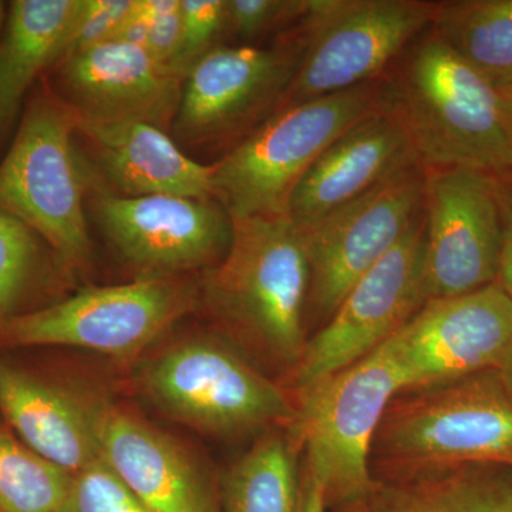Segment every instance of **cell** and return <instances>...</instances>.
I'll list each match as a JSON object with an SVG mask.
<instances>
[{
  "instance_id": "cell-1",
  "label": "cell",
  "mask_w": 512,
  "mask_h": 512,
  "mask_svg": "<svg viewBox=\"0 0 512 512\" xmlns=\"http://www.w3.org/2000/svg\"><path fill=\"white\" fill-rule=\"evenodd\" d=\"M387 109L409 134L423 170L512 174V124L500 93L429 26L382 77Z\"/></svg>"
},
{
  "instance_id": "cell-7",
  "label": "cell",
  "mask_w": 512,
  "mask_h": 512,
  "mask_svg": "<svg viewBox=\"0 0 512 512\" xmlns=\"http://www.w3.org/2000/svg\"><path fill=\"white\" fill-rule=\"evenodd\" d=\"M140 383L171 419L217 436L292 426L296 416L281 387L227 343L207 336L158 353L141 370Z\"/></svg>"
},
{
  "instance_id": "cell-32",
  "label": "cell",
  "mask_w": 512,
  "mask_h": 512,
  "mask_svg": "<svg viewBox=\"0 0 512 512\" xmlns=\"http://www.w3.org/2000/svg\"><path fill=\"white\" fill-rule=\"evenodd\" d=\"M501 221V259L498 284L512 299V174L493 175Z\"/></svg>"
},
{
  "instance_id": "cell-19",
  "label": "cell",
  "mask_w": 512,
  "mask_h": 512,
  "mask_svg": "<svg viewBox=\"0 0 512 512\" xmlns=\"http://www.w3.org/2000/svg\"><path fill=\"white\" fill-rule=\"evenodd\" d=\"M72 390L0 362V413L20 441L67 474L100 461L97 413Z\"/></svg>"
},
{
  "instance_id": "cell-36",
  "label": "cell",
  "mask_w": 512,
  "mask_h": 512,
  "mask_svg": "<svg viewBox=\"0 0 512 512\" xmlns=\"http://www.w3.org/2000/svg\"><path fill=\"white\" fill-rule=\"evenodd\" d=\"M9 6L5 2H0V36H2L3 28H5L6 19H8Z\"/></svg>"
},
{
  "instance_id": "cell-22",
  "label": "cell",
  "mask_w": 512,
  "mask_h": 512,
  "mask_svg": "<svg viewBox=\"0 0 512 512\" xmlns=\"http://www.w3.org/2000/svg\"><path fill=\"white\" fill-rule=\"evenodd\" d=\"M79 0H15L0 36V140L13 127L26 94L59 62Z\"/></svg>"
},
{
  "instance_id": "cell-23",
  "label": "cell",
  "mask_w": 512,
  "mask_h": 512,
  "mask_svg": "<svg viewBox=\"0 0 512 512\" xmlns=\"http://www.w3.org/2000/svg\"><path fill=\"white\" fill-rule=\"evenodd\" d=\"M434 30L498 93L512 87V0L437 2Z\"/></svg>"
},
{
  "instance_id": "cell-13",
  "label": "cell",
  "mask_w": 512,
  "mask_h": 512,
  "mask_svg": "<svg viewBox=\"0 0 512 512\" xmlns=\"http://www.w3.org/2000/svg\"><path fill=\"white\" fill-rule=\"evenodd\" d=\"M423 217L427 301L497 282L501 221L493 175L470 168L424 170Z\"/></svg>"
},
{
  "instance_id": "cell-33",
  "label": "cell",
  "mask_w": 512,
  "mask_h": 512,
  "mask_svg": "<svg viewBox=\"0 0 512 512\" xmlns=\"http://www.w3.org/2000/svg\"><path fill=\"white\" fill-rule=\"evenodd\" d=\"M299 512H328V504H326L322 487L306 471L301 478Z\"/></svg>"
},
{
  "instance_id": "cell-17",
  "label": "cell",
  "mask_w": 512,
  "mask_h": 512,
  "mask_svg": "<svg viewBox=\"0 0 512 512\" xmlns=\"http://www.w3.org/2000/svg\"><path fill=\"white\" fill-rule=\"evenodd\" d=\"M417 167L409 134L386 106L330 144L293 191L288 217L298 228L309 227Z\"/></svg>"
},
{
  "instance_id": "cell-8",
  "label": "cell",
  "mask_w": 512,
  "mask_h": 512,
  "mask_svg": "<svg viewBox=\"0 0 512 512\" xmlns=\"http://www.w3.org/2000/svg\"><path fill=\"white\" fill-rule=\"evenodd\" d=\"M201 291L184 278H138L90 286L64 301L0 325L6 345L67 346L130 359L197 308Z\"/></svg>"
},
{
  "instance_id": "cell-3",
  "label": "cell",
  "mask_w": 512,
  "mask_h": 512,
  "mask_svg": "<svg viewBox=\"0 0 512 512\" xmlns=\"http://www.w3.org/2000/svg\"><path fill=\"white\" fill-rule=\"evenodd\" d=\"M387 106L383 79L276 111L212 167L232 220L284 217L303 175L343 133Z\"/></svg>"
},
{
  "instance_id": "cell-16",
  "label": "cell",
  "mask_w": 512,
  "mask_h": 512,
  "mask_svg": "<svg viewBox=\"0 0 512 512\" xmlns=\"http://www.w3.org/2000/svg\"><path fill=\"white\" fill-rule=\"evenodd\" d=\"M59 84L77 123H147L168 133L184 79L144 47L110 40L59 62Z\"/></svg>"
},
{
  "instance_id": "cell-24",
  "label": "cell",
  "mask_w": 512,
  "mask_h": 512,
  "mask_svg": "<svg viewBox=\"0 0 512 512\" xmlns=\"http://www.w3.org/2000/svg\"><path fill=\"white\" fill-rule=\"evenodd\" d=\"M225 512H299L301 480L293 439L268 433L229 468Z\"/></svg>"
},
{
  "instance_id": "cell-27",
  "label": "cell",
  "mask_w": 512,
  "mask_h": 512,
  "mask_svg": "<svg viewBox=\"0 0 512 512\" xmlns=\"http://www.w3.org/2000/svg\"><path fill=\"white\" fill-rule=\"evenodd\" d=\"M227 30V0H181V39L171 70L178 76L188 72L217 47Z\"/></svg>"
},
{
  "instance_id": "cell-20",
  "label": "cell",
  "mask_w": 512,
  "mask_h": 512,
  "mask_svg": "<svg viewBox=\"0 0 512 512\" xmlns=\"http://www.w3.org/2000/svg\"><path fill=\"white\" fill-rule=\"evenodd\" d=\"M101 173L121 197H212V167L192 160L167 131L147 123H77Z\"/></svg>"
},
{
  "instance_id": "cell-31",
  "label": "cell",
  "mask_w": 512,
  "mask_h": 512,
  "mask_svg": "<svg viewBox=\"0 0 512 512\" xmlns=\"http://www.w3.org/2000/svg\"><path fill=\"white\" fill-rule=\"evenodd\" d=\"M148 36L146 50L158 63L170 67L181 39V0H146Z\"/></svg>"
},
{
  "instance_id": "cell-15",
  "label": "cell",
  "mask_w": 512,
  "mask_h": 512,
  "mask_svg": "<svg viewBox=\"0 0 512 512\" xmlns=\"http://www.w3.org/2000/svg\"><path fill=\"white\" fill-rule=\"evenodd\" d=\"M512 339V299L498 282L431 299L386 340L403 393L495 369Z\"/></svg>"
},
{
  "instance_id": "cell-30",
  "label": "cell",
  "mask_w": 512,
  "mask_h": 512,
  "mask_svg": "<svg viewBox=\"0 0 512 512\" xmlns=\"http://www.w3.org/2000/svg\"><path fill=\"white\" fill-rule=\"evenodd\" d=\"M308 9V0H227V30L242 40L298 25Z\"/></svg>"
},
{
  "instance_id": "cell-12",
  "label": "cell",
  "mask_w": 512,
  "mask_h": 512,
  "mask_svg": "<svg viewBox=\"0 0 512 512\" xmlns=\"http://www.w3.org/2000/svg\"><path fill=\"white\" fill-rule=\"evenodd\" d=\"M424 170L413 168L299 228L308 255V311L325 325L345 296L423 212Z\"/></svg>"
},
{
  "instance_id": "cell-10",
  "label": "cell",
  "mask_w": 512,
  "mask_h": 512,
  "mask_svg": "<svg viewBox=\"0 0 512 512\" xmlns=\"http://www.w3.org/2000/svg\"><path fill=\"white\" fill-rule=\"evenodd\" d=\"M306 47L303 18L274 46H217L185 76L173 121L178 146L242 140L281 109Z\"/></svg>"
},
{
  "instance_id": "cell-29",
  "label": "cell",
  "mask_w": 512,
  "mask_h": 512,
  "mask_svg": "<svg viewBox=\"0 0 512 512\" xmlns=\"http://www.w3.org/2000/svg\"><path fill=\"white\" fill-rule=\"evenodd\" d=\"M136 0H79L59 62L117 36ZM57 62V63H59Z\"/></svg>"
},
{
  "instance_id": "cell-2",
  "label": "cell",
  "mask_w": 512,
  "mask_h": 512,
  "mask_svg": "<svg viewBox=\"0 0 512 512\" xmlns=\"http://www.w3.org/2000/svg\"><path fill=\"white\" fill-rule=\"evenodd\" d=\"M308 255L288 215L232 220L227 254L205 271L201 298L275 359L298 365L305 349Z\"/></svg>"
},
{
  "instance_id": "cell-35",
  "label": "cell",
  "mask_w": 512,
  "mask_h": 512,
  "mask_svg": "<svg viewBox=\"0 0 512 512\" xmlns=\"http://www.w3.org/2000/svg\"><path fill=\"white\" fill-rule=\"evenodd\" d=\"M500 96L501 101H503L505 114H507L508 120H510V123L512 124V87L511 89L501 92Z\"/></svg>"
},
{
  "instance_id": "cell-5",
  "label": "cell",
  "mask_w": 512,
  "mask_h": 512,
  "mask_svg": "<svg viewBox=\"0 0 512 512\" xmlns=\"http://www.w3.org/2000/svg\"><path fill=\"white\" fill-rule=\"evenodd\" d=\"M76 133V116L59 96L30 101L0 163V211L45 239L67 268L80 269L89 264L92 242L84 210L89 168Z\"/></svg>"
},
{
  "instance_id": "cell-25",
  "label": "cell",
  "mask_w": 512,
  "mask_h": 512,
  "mask_svg": "<svg viewBox=\"0 0 512 512\" xmlns=\"http://www.w3.org/2000/svg\"><path fill=\"white\" fill-rule=\"evenodd\" d=\"M70 478L0 429V512H59Z\"/></svg>"
},
{
  "instance_id": "cell-14",
  "label": "cell",
  "mask_w": 512,
  "mask_h": 512,
  "mask_svg": "<svg viewBox=\"0 0 512 512\" xmlns=\"http://www.w3.org/2000/svg\"><path fill=\"white\" fill-rule=\"evenodd\" d=\"M94 214L110 244L140 278L208 271L231 244V215L215 198L121 197L101 191Z\"/></svg>"
},
{
  "instance_id": "cell-18",
  "label": "cell",
  "mask_w": 512,
  "mask_h": 512,
  "mask_svg": "<svg viewBox=\"0 0 512 512\" xmlns=\"http://www.w3.org/2000/svg\"><path fill=\"white\" fill-rule=\"evenodd\" d=\"M97 440L101 461L147 512H218L197 464L137 414L100 404Z\"/></svg>"
},
{
  "instance_id": "cell-34",
  "label": "cell",
  "mask_w": 512,
  "mask_h": 512,
  "mask_svg": "<svg viewBox=\"0 0 512 512\" xmlns=\"http://www.w3.org/2000/svg\"><path fill=\"white\" fill-rule=\"evenodd\" d=\"M495 370H497L498 376H500L505 389H507L508 393L512 396V339L510 345L505 349L500 362H498L497 367H495Z\"/></svg>"
},
{
  "instance_id": "cell-6",
  "label": "cell",
  "mask_w": 512,
  "mask_h": 512,
  "mask_svg": "<svg viewBox=\"0 0 512 512\" xmlns=\"http://www.w3.org/2000/svg\"><path fill=\"white\" fill-rule=\"evenodd\" d=\"M402 393L399 367L384 342L298 396L292 439L305 451V471L322 487L328 507H346L372 490L373 441Z\"/></svg>"
},
{
  "instance_id": "cell-26",
  "label": "cell",
  "mask_w": 512,
  "mask_h": 512,
  "mask_svg": "<svg viewBox=\"0 0 512 512\" xmlns=\"http://www.w3.org/2000/svg\"><path fill=\"white\" fill-rule=\"evenodd\" d=\"M39 261V237L0 211V325L15 318Z\"/></svg>"
},
{
  "instance_id": "cell-28",
  "label": "cell",
  "mask_w": 512,
  "mask_h": 512,
  "mask_svg": "<svg viewBox=\"0 0 512 512\" xmlns=\"http://www.w3.org/2000/svg\"><path fill=\"white\" fill-rule=\"evenodd\" d=\"M59 512H147L103 461L70 478Z\"/></svg>"
},
{
  "instance_id": "cell-21",
  "label": "cell",
  "mask_w": 512,
  "mask_h": 512,
  "mask_svg": "<svg viewBox=\"0 0 512 512\" xmlns=\"http://www.w3.org/2000/svg\"><path fill=\"white\" fill-rule=\"evenodd\" d=\"M342 512H512V468L473 464L377 481Z\"/></svg>"
},
{
  "instance_id": "cell-9",
  "label": "cell",
  "mask_w": 512,
  "mask_h": 512,
  "mask_svg": "<svg viewBox=\"0 0 512 512\" xmlns=\"http://www.w3.org/2000/svg\"><path fill=\"white\" fill-rule=\"evenodd\" d=\"M436 9L426 0H308L305 52L281 109L382 79Z\"/></svg>"
},
{
  "instance_id": "cell-4",
  "label": "cell",
  "mask_w": 512,
  "mask_h": 512,
  "mask_svg": "<svg viewBox=\"0 0 512 512\" xmlns=\"http://www.w3.org/2000/svg\"><path fill=\"white\" fill-rule=\"evenodd\" d=\"M410 393L387 407L372 456L402 474L473 464L512 468V396L497 370Z\"/></svg>"
},
{
  "instance_id": "cell-11",
  "label": "cell",
  "mask_w": 512,
  "mask_h": 512,
  "mask_svg": "<svg viewBox=\"0 0 512 512\" xmlns=\"http://www.w3.org/2000/svg\"><path fill=\"white\" fill-rule=\"evenodd\" d=\"M426 302L421 212L402 239L350 289L332 318L306 340L295 366L298 396L380 348Z\"/></svg>"
}]
</instances>
